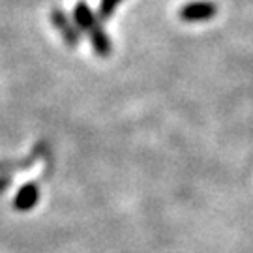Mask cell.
I'll use <instances>...</instances> for the list:
<instances>
[{"mask_svg": "<svg viewBox=\"0 0 253 253\" xmlns=\"http://www.w3.org/2000/svg\"><path fill=\"white\" fill-rule=\"evenodd\" d=\"M49 19L53 23L54 30H58V34L62 36L64 43L68 47H77L79 42H81V36H79V28L75 25V21H70V17L66 15V11L60 8H53L51 13H49Z\"/></svg>", "mask_w": 253, "mask_h": 253, "instance_id": "cell-2", "label": "cell"}, {"mask_svg": "<svg viewBox=\"0 0 253 253\" xmlns=\"http://www.w3.org/2000/svg\"><path fill=\"white\" fill-rule=\"evenodd\" d=\"M217 15V6L210 0H195V2H188L184 4L178 11V17L184 23H203V21H210Z\"/></svg>", "mask_w": 253, "mask_h": 253, "instance_id": "cell-3", "label": "cell"}, {"mask_svg": "<svg viewBox=\"0 0 253 253\" xmlns=\"http://www.w3.org/2000/svg\"><path fill=\"white\" fill-rule=\"evenodd\" d=\"M124 0H101L100 2V8H98V17L101 19V23L103 21H107V19H111L113 15H115V11H117V8L122 4Z\"/></svg>", "mask_w": 253, "mask_h": 253, "instance_id": "cell-5", "label": "cell"}, {"mask_svg": "<svg viewBox=\"0 0 253 253\" xmlns=\"http://www.w3.org/2000/svg\"><path fill=\"white\" fill-rule=\"evenodd\" d=\"M73 21H75V25H77V28L81 32L88 34L94 53L98 54V56H101V58L111 56V53H113V43L109 40L107 32L101 27V19L98 17V13L84 0H79L75 4V8H73Z\"/></svg>", "mask_w": 253, "mask_h": 253, "instance_id": "cell-1", "label": "cell"}, {"mask_svg": "<svg viewBox=\"0 0 253 253\" xmlns=\"http://www.w3.org/2000/svg\"><path fill=\"white\" fill-rule=\"evenodd\" d=\"M40 201V190L34 182H28L25 186H21L19 191L13 197V208L17 212H28L38 205Z\"/></svg>", "mask_w": 253, "mask_h": 253, "instance_id": "cell-4", "label": "cell"}]
</instances>
